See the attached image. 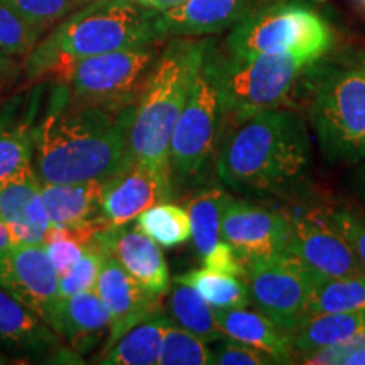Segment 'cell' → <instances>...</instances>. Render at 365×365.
Wrapping results in <instances>:
<instances>
[{
	"mask_svg": "<svg viewBox=\"0 0 365 365\" xmlns=\"http://www.w3.org/2000/svg\"><path fill=\"white\" fill-rule=\"evenodd\" d=\"M0 346L39 357L78 359L48 323L4 287H0Z\"/></svg>",
	"mask_w": 365,
	"mask_h": 365,
	"instance_id": "20",
	"label": "cell"
},
{
	"mask_svg": "<svg viewBox=\"0 0 365 365\" xmlns=\"http://www.w3.org/2000/svg\"><path fill=\"white\" fill-rule=\"evenodd\" d=\"M170 318L161 313L140 322L115 341L107 354L95 360L107 365H156Z\"/></svg>",
	"mask_w": 365,
	"mask_h": 365,
	"instance_id": "25",
	"label": "cell"
},
{
	"mask_svg": "<svg viewBox=\"0 0 365 365\" xmlns=\"http://www.w3.org/2000/svg\"><path fill=\"white\" fill-rule=\"evenodd\" d=\"M63 341L78 357L97 346L110 330V314L97 291H81L59 298L51 325Z\"/></svg>",
	"mask_w": 365,
	"mask_h": 365,
	"instance_id": "21",
	"label": "cell"
},
{
	"mask_svg": "<svg viewBox=\"0 0 365 365\" xmlns=\"http://www.w3.org/2000/svg\"><path fill=\"white\" fill-rule=\"evenodd\" d=\"M134 107L112 112L76 102L53 80L36 132L33 166L41 182L107 180L129 159Z\"/></svg>",
	"mask_w": 365,
	"mask_h": 365,
	"instance_id": "1",
	"label": "cell"
},
{
	"mask_svg": "<svg viewBox=\"0 0 365 365\" xmlns=\"http://www.w3.org/2000/svg\"><path fill=\"white\" fill-rule=\"evenodd\" d=\"M43 86L0 105V185L33 166Z\"/></svg>",
	"mask_w": 365,
	"mask_h": 365,
	"instance_id": "17",
	"label": "cell"
},
{
	"mask_svg": "<svg viewBox=\"0 0 365 365\" xmlns=\"http://www.w3.org/2000/svg\"><path fill=\"white\" fill-rule=\"evenodd\" d=\"M331 43L330 27L317 12L296 4H277L252 9L237 22L227 38V53L237 58L289 53L319 61Z\"/></svg>",
	"mask_w": 365,
	"mask_h": 365,
	"instance_id": "8",
	"label": "cell"
},
{
	"mask_svg": "<svg viewBox=\"0 0 365 365\" xmlns=\"http://www.w3.org/2000/svg\"><path fill=\"white\" fill-rule=\"evenodd\" d=\"M255 0H185L158 12L159 39L196 38L230 29L254 9Z\"/></svg>",
	"mask_w": 365,
	"mask_h": 365,
	"instance_id": "19",
	"label": "cell"
},
{
	"mask_svg": "<svg viewBox=\"0 0 365 365\" xmlns=\"http://www.w3.org/2000/svg\"><path fill=\"white\" fill-rule=\"evenodd\" d=\"M203 266L210 269H217V271L235 274V276L244 277L245 266L240 261L239 255L235 254V250L232 249V245L228 242L222 240L215 249L212 250L208 255H205L202 259Z\"/></svg>",
	"mask_w": 365,
	"mask_h": 365,
	"instance_id": "37",
	"label": "cell"
},
{
	"mask_svg": "<svg viewBox=\"0 0 365 365\" xmlns=\"http://www.w3.org/2000/svg\"><path fill=\"white\" fill-rule=\"evenodd\" d=\"M95 291L110 314V330L98 359L107 354L130 328L153 314L161 313V296L150 293L143 284H139L108 254L103 259Z\"/></svg>",
	"mask_w": 365,
	"mask_h": 365,
	"instance_id": "14",
	"label": "cell"
},
{
	"mask_svg": "<svg viewBox=\"0 0 365 365\" xmlns=\"http://www.w3.org/2000/svg\"><path fill=\"white\" fill-rule=\"evenodd\" d=\"M293 235V218L228 196L222 215V239L244 264L284 255Z\"/></svg>",
	"mask_w": 365,
	"mask_h": 365,
	"instance_id": "11",
	"label": "cell"
},
{
	"mask_svg": "<svg viewBox=\"0 0 365 365\" xmlns=\"http://www.w3.org/2000/svg\"><path fill=\"white\" fill-rule=\"evenodd\" d=\"M309 271L325 277L365 276L346 240L323 218H293L287 252Z\"/></svg>",
	"mask_w": 365,
	"mask_h": 365,
	"instance_id": "15",
	"label": "cell"
},
{
	"mask_svg": "<svg viewBox=\"0 0 365 365\" xmlns=\"http://www.w3.org/2000/svg\"><path fill=\"white\" fill-rule=\"evenodd\" d=\"M24 76V65L16 56L0 49V93L12 88Z\"/></svg>",
	"mask_w": 365,
	"mask_h": 365,
	"instance_id": "38",
	"label": "cell"
},
{
	"mask_svg": "<svg viewBox=\"0 0 365 365\" xmlns=\"http://www.w3.org/2000/svg\"><path fill=\"white\" fill-rule=\"evenodd\" d=\"M365 331V309L309 314L289 333L294 354L309 352L322 346L344 344Z\"/></svg>",
	"mask_w": 365,
	"mask_h": 365,
	"instance_id": "24",
	"label": "cell"
},
{
	"mask_svg": "<svg viewBox=\"0 0 365 365\" xmlns=\"http://www.w3.org/2000/svg\"><path fill=\"white\" fill-rule=\"evenodd\" d=\"M14 9L27 22L48 33L58 22L75 12L80 6L76 0H0Z\"/></svg>",
	"mask_w": 365,
	"mask_h": 365,
	"instance_id": "34",
	"label": "cell"
},
{
	"mask_svg": "<svg viewBox=\"0 0 365 365\" xmlns=\"http://www.w3.org/2000/svg\"><path fill=\"white\" fill-rule=\"evenodd\" d=\"M178 284L180 286L173 289L170 303H168L171 317L175 318L178 325L195 333L207 344L225 339L215 322L213 308L202 298V294L188 284H181V282Z\"/></svg>",
	"mask_w": 365,
	"mask_h": 365,
	"instance_id": "29",
	"label": "cell"
},
{
	"mask_svg": "<svg viewBox=\"0 0 365 365\" xmlns=\"http://www.w3.org/2000/svg\"><path fill=\"white\" fill-rule=\"evenodd\" d=\"M360 2H362V4H364V6H365V0H360Z\"/></svg>",
	"mask_w": 365,
	"mask_h": 365,
	"instance_id": "44",
	"label": "cell"
},
{
	"mask_svg": "<svg viewBox=\"0 0 365 365\" xmlns=\"http://www.w3.org/2000/svg\"><path fill=\"white\" fill-rule=\"evenodd\" d=\"M314 65L309 112L323 156L331 163L364 161L365 65Z\"/></svg>",
	"mask_w": 365,
	"mask_h": 365,
	"instance_id": "5",
	"label": "cell"
},
{
	"mask_svg": "<svg viewBox=\"0 0 365 365\" xmlns=\"http://www.w3.org/2000/svg\"><path fill=\"white\" fill-rule=\"evenodd\" d=\"M102 180L86 182H41V196L53 228H80L97 220Z\"/></svg>",
	"mask_w": 365,
	"mask_h": 365,
	"instance_id": "23",
	"label": "cell"
},
{
	"mask_svg": "<svg viewBox=\"0 0 365 365\" xmlns=\"http://www.w3.org/2000/svg\"><path fill=\"white\" fill-rule=\"evenodd\" d=\"M176 282L188 284L198 291L212 308H245L250 303L249 287L245 284V279L235 276V274L203 267L181 274L176 277Z\"/></svg>",
	"mask_w": 365,
	"mask_h": 365,
	"instance_id": "27",
	"label": "cell"
},
{
	"mask_svg": "<svg viewBox=\"0 0 365 365\" xmlns=\"http://www.w3.org/2000/svg\"><path fill=\"white\" fill-rule=\"evenodd\" d=\"M0 95H2V93H0Z\"/></svg>",
	"mask_w": 365,
	"mask_h": 365,
	"instance_id": "45",
	"label": "cell"
},
{
	"mask_svg": "<svg viewBox=\"0 0 365 365\" xmlns=\"http://www.w3.org/2000/svg\"><path fill=\"white\" fill-rule=\"evenodd\" d=\"M158 12L137 0H93L66 16L24 58L29 83L58 78L81 59L117 49L156 44Z\"/></svg>",
	"mask_w": 365,
	"mask_h": 365,
	"instance_id": "3",
	"label": "cell"
},
{
	"mask_svg": "<svg viewBox=\"0 0 365 365\" xmlns=\"http://www.w3.org/2000/svg\"><path fill=\"white\" fill-rule=\"evenodd\" d=\"M232 127L217 156L223 185L255 195L298 190L309 168V135L298 113L267 108Z\"/></svg>",
	"mask_w": 365,
	"mask_h": 365,
	"instance_id": "2",
	"label": "cell"
},
{
	"mask_svg": "<svg viewBox=\"0 0 365 365\" xmlns=\"http://www.w3.org/2000/svg\"><path fill=\"white\" fill-rule=\"evenodd\" d=\"M93 240L150 293L163 296L170 291V269L161 245L137 227H105Z\"/></svg>",
	"mask_w": 365,
	"mask_h": 365,
	"instance_id": "16",
	"label": "cell"
},
{
	"mask_svg": "<svg viewBox=\"0 0 365 365\" xmlns=\"http://www.w3.org/2000/svg\"><path fill=\"white\" fill-rule=\"evenodd\" d=\"M105 255L107 252L91 239L86 244L80 261L70 271L59 276V298H68L81 291L95 289Z\"/></svg>",
	"mask_w": 365,
	"mask_h": 365,
	"instance_id": "33",
	"label": "cell"
},
{
	"mask_svg": "<svg viewBox=\"0 0 365 365\" xmlns=\"http://www.w3.org/2000/svg\"><path fill=\"white\" fill-rule=\"evenodd\" d=\"M215 322L227 339L262 350L276 359L277 364H291L294 357L289 333L264 317L261 312L245 308H213Z\"/></svg>",
	"mask_w": 365,
	"mask_h": 365,
	"instance_id": "22",
	"label": "cell"
},
{
	"mask_svg": "<svg viewBox=\"0 0 365 365\" xmlns=\"http://www.w3.org/2000/svg\"><path fill=\"white\" fill-rule=\"evenodd\" d=\"M212 357L215 365H269L277 364L276 359L262 352V350L254 349V346L242 344V341L232 339H222L213 341Z\"/></svg>",
	"mask_w": 365,
	"mask_h": 365,
	"instance_id": "35",
	"label": "cell"
},
{
	"mask_svg": "<svg viewBox=\"0 0 365 365\" xmlns=\"http://www.w3.org/2000/svg\"><path fill=\"white\" fill-rule=\"evenodd\" d=\"M158 59L154 44L117 49L81 59L58 78L76 102L120 112L137 103Z\"/></svg>",
	"mask_w": 365,
	"mask_h": 365,
	"instance_id": "9",
	"label": "cell"
},
{
	"mask_svg": "<svg viewBox=\"0 0 365 365\" xmlns=\"http://www.w3.org/2000/svg\"><path fill=\"white\" fill-rule=\"evenodd\" d=\"M223 132V105L217 48L210 39L203 63L186 100L170 145L171 181L190 185L208 170Z\"/></svg>",
	"mask_w": 365,
	"mask_h": 365,
	"instance_id": "6",
	"label": "cell"
},
{
	"mask_svg": "<svg viewBox=\"0 0 365 365\" xmlns=\"http://www.w3.org/2000/svg\"><path fill=\"white\" fill-rule=\"evenodd\" d=\"M46 33L27 22L14 9L0 2V49L16 58H26Z\"/></svg>",
	"mask_w": 365,
	"mask_h": 365,
	"instance_id": "32",
	"label": "cell"
},
{
	"mask_svg": "<svg viewBox=\"0 0 365 365\" xmlns=\"http://www.w3.org/2000/svg\"><path fill=\"white\" fill-rule=\"evenodd\" d=\"M90 2H93V0H76V4H78L80 7L81 6H86V4H90Z\"/></svg>",
	"mask_w": 365,
	"mask_h": 365,
	"instance_id": "42",
	"label": "cell"
},
{
	"mask_svg": "<svg viewBox=\"0 0 365 365\" xmlns=\"http://www.w3.org/2000/svg\"><path fill=\"white\" fill-rule=\"evenodd\" d=\"M137 2L143 4L144 7L153 9V11H156V12H164V11H168V9L176 7L178 4L185 2V0H137Z\"/></svg>",
	"mask_w": 365,
	"mask_h": 365,
	"instance_id": "40",
	"label": "cell"
},
{
	"mask_svg": "<svg viewBox=\"0 0 365 365\" xmlns=\"http://www.w3.org/2000/svg\"><path fill=\"white\" fill-rule=\"evenodd\" d=\"M244 266L250 301L264 317L287 333L296 330L309 317L313 272L293 255L259 259Z\"/></svg>",
	"mask_w": 365,
	"mask_h": 365,
	"instance_id": "10",
	"label": "cell"
},
{
	"mask_svg": "<svg viewBox=\"0 0 365 365\" xmlns=\"http://www.w3.org/2000/svg\"><path fill=\"white\" fill-rule=\"evenodd\" d=\"M352 188L365 202V161L360 164L352 175Z\"/></svg>",
	"mask_w": 365,
	"mask_h": 365,
	"instance_id": "39",
	"label": "cell"
},
{
	"mask_svg": "<svg viewBox=\"0 0 365 365\" xmlns=\"http://www.w3.org/2000/svg\"><path fill=\"white\" fill-rule=\"evenodd\" d=\"M12 245H16V244H14L12 237H11V234H9L6 223H4L2 218H0V255H2L4 252H7Z\"/></svg>",
	"mask_w": 365,
	"mask_h": 365,
	"instance_id": "41",
	"label": "cell"
},
{
	"mask_svg": "<svg viewBox=\"0 0 365 365\" xmlns=\"http://www.w3.org/2000/svg\"><path fill=\"white\" fill-rule=\"evenodd\" d=\"M228 195L223 188L212 186L198 191L188 202L186 212L191 222V239L200 259L208 255L222 239V215Z\"/></svg>",
	"mask_w": 365,
	"mask_h": 365,
	"instance_id": "26",
	"label": "cell"
},
{
	"mask_svg": "<svg viewBox=\"0 0 365 365\" xmlns=\"http://www.w3.org/2000/svg\"><path fill=\"white\" fill-rule=\"evenodd\" d=\"M0 287L51 325L59 301V274L44 244L12 245L0 255Z\"/></svg>",
	"mask_w": 365,
	"mask_h": 365,
	"instance_id": "12",
	"label": "cell"
},
{
	"mask_svg": "<svg viewBox=\"0 0 365 365\" xmlns=\"http://www.w3.org/2000/svg\"><path fill=\"white\" fill-rule=\"evenodd\" d=\"M208 43L210 39L173 38L158 56L134 107L129 159L170 181L171 137L193 88Z\"/></svg>",
	"mask_w": 365,
	"mask_h": 365,
	"instance_id": "4",
	"label": "cell"
},
{
	"mask_svg": "<svg viewBox=\"0 0 365 365\" xmlns=\"http://www.w3.org/2000/svg\"><path fill=\"white\" fill-rule=\"evenodd\" d=\"M325 220L346 240V244H349L350 249L354 250L360 267H362L365 272V220L364 218L359 217L357 213L349 212V210H335V212L328 213Z\"/></svg>",
	"mask_w": 365,
	"mask_h": 365,
	"instance_id": "36",
	"label": "cell"
},
{
	"mask_svg": "<svg viewBox=\"0 0 365 365\" xmlns=\"http://www.w3.org/2000/svg\"><path fill=\"white\" fill-rule=\"evenodd\" d=\"M314 63L289 53L237 58L217 49L223 130L227 124H239L255 112L279 107L299 76Z\"/></svg>",
	"mask_w": 365,
	"mask_h": 365,
	"instance_id": "7",
	"label": "cell"
},
{
	"mask_svg": "<svg viewBox=\"0 0 365 365\" xmlns=\"http://www.w3.org/2000/svg\"><path fill=\"white\" fill-rule=\"evenodd\" d=\"M135 227L163 249H173L191 239V222L185 208L175 203H156L135 218Z\"/></svg>",
	"mask_w": 365,
	"mask_h": 365,
	"instance_id": "30",
	"label": "cell"
},
{
	"mask_svg": "<svg viewBox=\"0 0 365 365\" xmlns=\"http://www.w3.org/2000/svg\"><path fill=\"white\" fill-rule=\"evenodd\" d=\"M159 365H212V349L195 333L171 322L164 330Z\"/></svg>",
	"mask_w": 365,
	"mask_h": 365,
	"instance_id": "31",
	"label": "cell"
},
{
	"mask_svg": "<svg viewBox=\"0 0 365 365\" xmlns=\"http://www.w3.org/2000/svg\"><path fill=\"white\" fill-rule=\"evenodd\" d=\"M309 314L365 309V276L325 277L313 272Z\"/></svg>",
	"mask_w": 365,
	"mask_h": 365,
	"instance_id": "28",
	"label": "cell"
},
{
	"mask_svg": "<svg viewBox=\"0 0 365 365\" xmlns=\"http://www.w3.org/2000/svg\"><path fill=\"white\" fill-rule=\"evenodd\" d=\"M173 198V182L148 166L127 159L120 170L103 180L98 217L108 227L134 222L144 210Z\"/></svg>",
	"mask_w": 365,
	"mask_h": 365,
	"instance_id": "13",
	"label": "cell"
},
{
	"mask_svg": "<svg viewBox=\"0 0 365 365\" xmlns=\"http://www.w3.org/2000/svg\"><path fill=\"white\" fill-rule=\"evenodd\" d=\"M0 218L16 245H39L46 242L51 223L34 166L26 168L0 185Z\"/></svg>",
	"mask_w": 365,
	"mask_h": 365,
	"instance_id": "18",
	"label": "cell"
},
{
	"mask_svg": "<svg viewBox=\"0 0 365 365\" xmlns=\"http://www.w3.org/2000/svg\"><path fill=\"white\" fill-rule=\"evenodd\" d=\"M7 362H9V360H6L2 357V355H0V364H7Z\"/></svg>",
	"mask_w": 365,
	"mask_h": 365,
	"instance_id": "43",
	"label": "cell"
}]
</instances>
